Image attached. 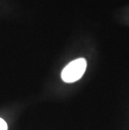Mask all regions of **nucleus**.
<instances>
[{
    "label": "nucleus",
    "mask_w": 129,
    "mask_h": 130,
    "mask_svg": "<svg viewBox=\"0 0 129 130\" xmlns=\"http://www.w3.org/2000/svg\"><path fill=\"white\" fill-rule=\"evenodd\" d=\"M86 60L79 58L70 62L62 71L61 78L66 83H72L81 78L86 69Z\"/></svg>",
    "instance_id": "nucleus-1"
},
{
    "label": "nucleus",
    "mask_w": 129,
    "mask_h": 130,
    "mask_svg": "<svg viewBox=\"0 0 129 130\" xmlns=\"http://www.w3.org/2000/svg\"><path fill=\"white\" fill-rule=\"evenodd\" d=\"M0 130H8V125L4 119L0 118Z\"/></svg>",
    "instance_id": "nucleus-2"
}]
</instances>
